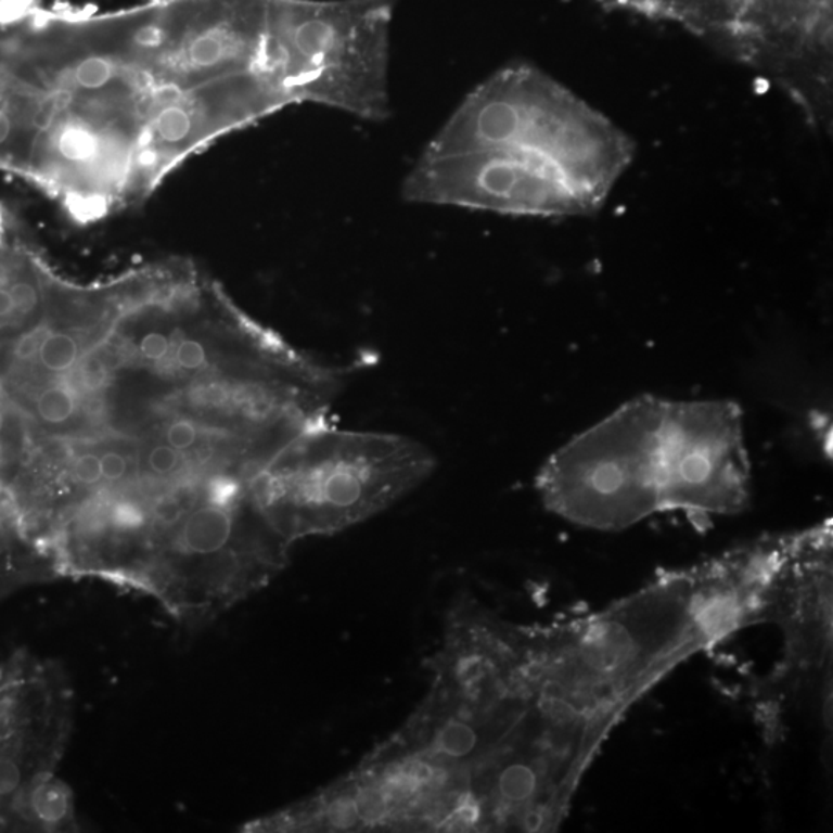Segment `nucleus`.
<instances>
[{"label":"nucleus","instance_id":"nucleus-15","mask_svg":"<svg viewBox=\"0 0 833 833\" xmlns=\"http://www.w3.org/2000/svg\"><path fill=\"white\" fill-rule=\"evenodd\" d=\"M73 473L80 484H98L102 478L101 457L94 454L79 457L78 462L73 467Z\"/></svg>","mask_w":833,"mask_h":833},{"label":"nucleus","instance_id":"nucleus-18","mask_svg":"<svg viewBox=\"0 0 833 833\" xmlns=\"http://www.w3.org/2000/svg\"><path fill=\"white\" fill-rule=\"evenodd\" d=\"M101 466L102 477L107 478L110 482H119L127 473L126 459L123 456L116 454V452H105L101 457Z\"/></svg>","mask_w":833,"mask_h":833},{"label":"nucleus","instance_id":"nucleus-19","mask_svg":"<svg viewBox=\"0 0 833 833\" xmlns=\"http://www.w3.org/2000/svg\"><path fill=\"white\" fill-rule=\"evenodd\" d=\"M16 312L13 298H11L10 289L0 287V318L9 317Z\"/></svg>","mask_w":833,"mask_h":833},{"label":"nucleus","instance_id":"nucleus-21","mask_svg":"<svg viewBox=\"0 0 833 833\" xmlns=\"http://www.w3.org/2000/svg\"><path fill=\"white\" fill-rule=\"evenodd\" d=\"M3 427V414L2 411H0V431H2Z\"/></svg>","mask_w":833,"mask_h":833},{"label":"nucleus","instance_id":"nucleus-13","mask_svg":"<svg viewBox=\"0 0 833 833\" xmlns=\"http://www.w3.org/2000/svg\"><path fill=\"white\" fill-rule=\"evenodd\" d=\"M178 363L188 371H195L206 363L207 353L196 339H184L177 350Z\"/></svg>","mask_w":833,"mask_h":833},{"label":"nucleus","instance_id":"nucleus-3","mask_svg":"<svg viewBox=\"0 0 833 833\" xmlns=\"http://www.w3.org/2000/svg\"><path fill=\"white\" fill-rule=\"evenodd\" d=\"M467 150H497L559 171L602 206L635 158L625 131L528 62L478 84L423 153Z\"/></svg>","mask_w":833,"mask_h":833},{"label":"nucleus","instance_id":"nucleus-16","mask_svg":"<svg viewBox=\"0 0 833 833\" xmlns=\"http://www.w3.org/2000/svg\"><path fill=\"white\" fill-rule=\"evenodd\" d=\"M170 339L166 335L159 334V332H152V334L145 335L141 339L142 357L148 358L150 361L163 360L166 354L169 353Z\"/></svg>","mask_w":833,"mask_h":833},{"label":"nucleus","instance_id":"nucleus-20","mask_svg":"<svg viewBox=\"0 0 833 833\" xmlns=\"http://www.w3.org/2000/svg\"><path fill=\"white\" fill-rule=\"evenodd\" d=\"M10 281V272L9 268H7L5 262L0 259V287H5L7 284H9Z\"/></svg>","mask_w":833,"mask_h":833},{"label":"nucleus","instance_id":"nucleus-7","mask_svg":"<svg viewBox=\"0 0 833 833\" xmlns=\"http://www.w3.org/2000/svg\"><path fill=\"white\" fill-rule=\"evenodd\" d=\"M40 363L49 371L65 372L78 361V343L67 334H49L38 354Z\"/></svg>","mask_w":833,"mask_h":833},{"label":"nucleus","instance_id":"nucleus-10","mask_svg":"<svg viewBox=\"0 0 833 833\" xmlns=\"http://www.w3.org/2000/svg\"><path fill=\"white\" fill-rule=\"evenodd\" d=\"M11 298H13L14 309L22 316L33 312L38 306L39 295L36 287L27 281H17L10 286Z\"/></svg>","mask_w":833,"mask_h":833},{"label":"nucleus","instance_id":"nucleus-14","mask_svg":"<svg viewBox=\"0 0 833 833\" xmlns=\"http://www.w3.org/2000/svg\"><path fill=\"white\" fill-rule=\"evenodd\" d=\"M179 463L178 449L171 448L170 445H159V447L153 448L149 456V465L155 473L170 474L171 471L177 470Z\"/></svg>","mask_w":833,"mask_h":833},{"label":"nucleus","instance_id":"nucleus-17","mask_svg":"<svg viewBox=\"0 0 833 833\" xmlns=\"http://www.w3.org/2000/svg\"><path fill=\"white\" fill-rule=\"evenodd\" d=\"M49 334L50 332L46 329H36V331L25 335L16 347V356L21 360H30V358L38 356L40 346Z\"/></svg>","mask_w":833,"mask_h":833},{"label":"nucleus","instance_id":"nucleus-12","mask_svg":"<svg viewBox=\"0 0 833 833\" xmlns=\"http://www.w3.org/2000/svg\"><path fill=\"white\" fill-rule=\"evenodd\" d=\"M198 438V430H196L195 423L190 420H178L167 431V440L171 448L178 449V451H184L195 444Z\"/></svg>","mask_w":833,"mask_h":833},{"label":"nucleus","instance_id":"nucleus-11","mask_svg":"<svg viewBox=\"0 0 833 833\" xmlns=\"http://www.w3.org/2000/svg\"><path fill=\"white\" fill-rule=\"evenodd\" d=\"M22 783L20 764L9 756H0V798L13 795Z\"/></svg>","mask_w":833,"mask_h":833},{"label":"nucleus","instance_id":"nucleus-2","mask_svg":"<svg viewBox=\"0 0 833 833\" xmlns=\"http://www.w3.org/2000/svg\"><path fill=\"white\" fill-rule=\"evenodd\" d=\"M414 438L349 431L329 420L303 427L251 474L248 495L286 542L334 536L379 516L436 471Z\"/></svg>","mask_w":833,"mask_h":833},{"label":"nucleus","instance_id":"nucleus-9","mask_svg":"<svg viewBox=\"0 0 833 833\" xmlns=\"http://www.w3.org/2000/svg\"><path fill=\"white\" fill-rule=\"evenodd\" d=\"M79 379L84 387L94 390L105 385L107 382V367L100 357L90 356L84 358L79 368Z\"/></svg>","mask_w":833,"mask_h":833},{"label":"nucleus","instance_id":"nucleus-6","mask_svg":"<svg viewBox=\"0 0 833 833\" xmlns=\"http://www.w3.org/2000/svg\"><path fill=\"white\" fill-rule=\"evenodd\" d=\"M28 803L31 813L47 828H57L72 818V792L57 778L43 777L36 781Z\"/></svg>","mask_w":833,"mask_h":833},{"label":"nucleus","instance_id":"nucleus-5","mask_svg":"<svg viewBox=\"0 0 833 833\" xmlns=\"http://www.w3.org/2000/svg\"><path fill=\"white\" fill-rule=\"evenodd\" d=\"M408 201L514 217H584L601 204L559 171L497 150L427 155L405 179Z\"/></svg>","mask_w":833,"mask_h":833},{"label":"nucleus","instance_id":"nucleus-8","mask_svg":"<svg viewBox=\"0 0 833 833\" xmlns=\"http://www.w3.org/2000/svg\"><path fill=\"white\" fill-rule=\"evenodd\" d=\"M36 409L43 422L64 423L76 409L75 396L65 386H51L43 390L36 401Z\"/></svg>","mask_w":833,"mask_h":833},{"label":"nucleus","instance_id":"nucleus-4","mask_svg":"<svg viewBox=\"0 0 833 833\" xmlns=\"http://www.w3.org/2000/svg\"><path fill=\"white\" fill-rule=\"evenodd\" d=\"M393 0H269L268 64L292 104L390 116Z\"/></svg>","mask_w":833,"mask_h":833},{"label":"nucleus","instance_id":"nucleus-1","mask_svg":"<svg viewBox=\"0 0 833 833\" xmlns=\"http://www.w3.org/2000/svg\"><path fill=\"white\" fill-rule=\"evenodd\" d=\"M536 488L555 516L602 531L664 511L741 513L751 500L743 411L729 400L635 398L559 448Z\"/></svg>","mask_w":833,"mask_h":833}]
</instances>
